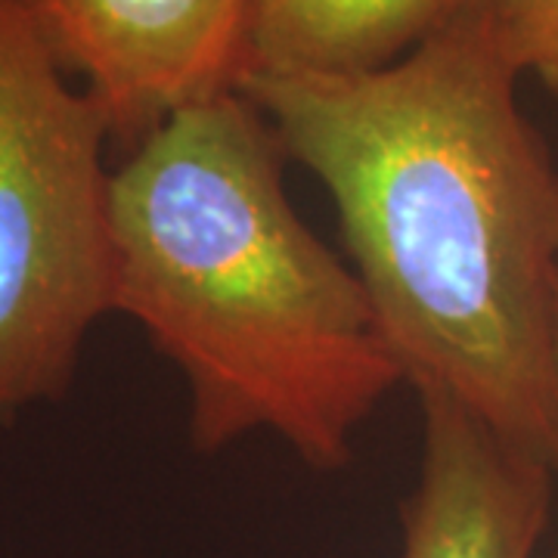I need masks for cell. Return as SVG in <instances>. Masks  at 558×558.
<instances>
[{
  "label": "cell",
  "mask_w": 558,
  "mask_h": 558,
  "mask_svg": "<svg viewBox=\"0 0 558 558\" xmlns=\"http://www.w3.org/2000/svg\"><path fill=\"white\" fill-rule=\"evenodd\" d=\"M469 3L472 0H252V72H376L416 50Z\"/></svg>",
  "instance_id": "6"
},
{
  "label": "cell",
  "mask_w": 558,
  "mask_h": 558,
  "mask_svg": "<svg viewBox=\"0 0 558 558\" xmlns=\"http://www.w3.org/2000/svg\"><path fill=\"white\" fill-rule=\"evenodd\" d=\"M469 3L360 75L252 72L242 97L326 186L403 385L558 478V168Z\"/></svg>",
  "instance_id": "1"
},
{
  "label": "cell",
  "mask_w": 558,
  "mask_h": 558,
  "mask_svg": "<svg viewBox=\"0 0 558 558\" xmlns=\"http://www.w3.org/2000/svg\"><path fill=\"white\" fill-rule=\"evenodd\" d=\"M112 143L25 0H0V428L69 391L112 314Z\"/></svg>",
  "instance_id": "3"
},
{
  "label": "cell",
  "mask_w": 558,
  "mask_h": 558,
  "mask_svg": "<svg viewBox=\"0 0 558 558\" xmlns=\"http://www.w3.org/2000/svg\"><path fill=\"white\" fill-rule=\"evenodd\" d=\"M25 3H28V0H25Z\"/></svg>",
  "instance_id": "9"
},
{
  "label": "cell",
  "mask_w": 558,
  "mask_h": 558,
  "mask_svg": "<svg viewBox=\"0 0 558 558\" xmlns=\"http://www.w3.org/2000/svg\"><path fill=\"white\" fill-rule=\"evenodd\" d=\"M286 146L248 97L180 109L112 171V314L190 395V444L277 435L317 472L403 385L354 267L292 208Z\"/></svg>",
  "instance_id": "2"
},
{
  "label": "cell",
  "mask_w": 558,
  "mask_h": 558,
  "mask_svg": "<svg viewBox=\"0 0 558 558\" xmlns=\"http://www.w3.org/2000/svg\"><path fill=\"white\" fill-rule=\"evenodd\" d=\"M422 462L400 558H534L556 475L453 400L422 398Z\"/></svg>",
  "instance_id": "5"
},
{
  "label": "cell",
  "mask_w": 558,
  "mask_h": 558,
  "mask_svg": "<svg viewBox=\"0 0 558 558\" xmlns=\"http://www.w3.org/2000/svg\"><path fill=\"white\" fill-rule=\"evenodd\" d=\"M553 344H556V373H558V279H556V323H553Z\"/></svg>",
  "instance_id": "8"
},
{
  "label": "cell",
  "mask_w": 558,
  "mask_h": 558,
  "mask_svg": "<svg viewBox=\"0 0 558 558\" xmlns=\"http://www.w3.org/2000/svg\"><path fill=\"white\" fill-rule=\"evenodd\" d=\"M521 75L558 94V0H472Z\"/></svg>",
  "instance_id": "7"
},
{
  "label": "cell",
  "mask_w": 558,
  "mask_h": 558,
  "mask_svg": "<svg viewBox=\"0 0 558 558\" xmlns=\"http://www.w3.org/2000/svg\"><path fill=\"white\" fill-rule=\"evenodd\" d=\"M57 60L134 149L252 72V0H28Z\"/></svg>",
  "instance_id": "4"
}]
</instances>
